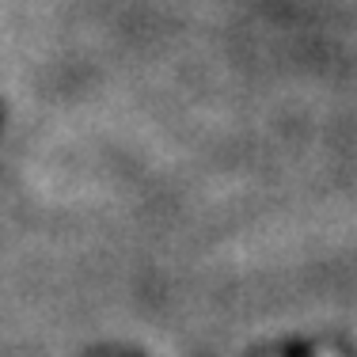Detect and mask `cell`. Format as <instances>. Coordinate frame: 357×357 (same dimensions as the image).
<instances>
[{
    "label": "cell",
    "instance_id": "obj_1",
    "mask_svg": "<svg viewBox=\"0 0 357 357\" xmlns=\"http://www.w3.org/2000/svg\"><path fill=\"white\" fill-rule=\"evenodd\" d=\"M319 357H335V354H319Z\"/></svg>",
    "mask_w": 357,
    "mask_h": 357
}]
</instances>
